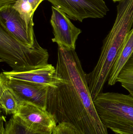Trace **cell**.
<instances>
[{
    "mask_svg": "<svg viewBox=\"0 0 133 134\" xmlns=\"http://www.w3.org/2000/svg\"><path fill=\"white\" fill-rule=\"evenodd\" d=\"M2 74L7 86L20 102L33 104L46 110L49 86L8 79Z\"/></svg>",
    "mask_w": 133,
    "mask_h": 134,
    "instance_id": "obj_9",
    "label": "cell"
},
{
    "mask_svg": "<svg viewBox=\"0 0 133 134\" xmlns=\"http://www.w3.org/2000/svg\"><path fill=\"white\" fill-rule=\"evenodd\" d=\"M114 25L103 41L99 59L92 71L86 73L91 96L94 100L103 92L119 52L133 28V0H122L117 5Z\"/></svg>",
    "mask_w": 133,
    "mask_h": 134,
    "instance_id": "obj_2",
    "label": "cell"
},
{
    "mask_svg": "<svg viewBox=\"0 0 133 134\" xmlns=\"http://www.w3.org/2000/svg\"><path fill=\"white\" fill-rule=\"evenodd\" d=\"M56 74L61 80L49 87L46 110L57 124L68 123L80 134H108L91 96L81 62L75 50L58 46Z\"/></svg>",
    "mask_w": 133,
    "mask_h": 134,
    "instance_id": "obj_1",
    "label": "cell"
},
{
    "mask_svg": "<svg viewBox=\"0 0 133 134\" xmlns=\"http://www.w3.org/2000/svg\"><path fill=\"white\" fill-rule=\"evenodd\" d=\"M93 101L107 129L116 134H133V97L115 92H102Z\"/></svg>",
    "mask_w": 133,
    "mask_h": 134,
    "instance_id": "obj_3",
    "label": "cell"
},
{
    "mask_svg": "<svg viewBox=\"0 0 133 134\" xmlns=\"http://www.w3.org/2000/svg\"><path fill=\"white\" fill-rule=\"evenodd\" d=\"M52 134H80L73 126L68 123L59 124Z\"/></svg>",
    "mask_w": 133,
    "mask_h": 134,
    "instance_id": "obj_16",
    "label": "cell"
},
{
    "mask_svg": "<svg viewBox=\"0 0 133 134\" xmlns=\"http://www.w3.org/2000/svg\"><path fill=\"white\" fill-rule=\"evenodd\" d=\"M64 12L69 18L83 22L87 18L100 19L109 9L104 0H47Z\"/></svg>",
    "mask_w": 133,
    "mask_h": 134,
    "instance_id": "obj_6",
    "label": "cell"
},
{
    "mask_svg": "<svg viewBox=\"0 0 133 134\" xmlns=\"http://www.w3.org/2000/svg\"><path fill=\"white\" fill-rule=\"evenodd\" d=\"M112 1L115 2H120V1H122V0H112Z\"/></svg>",
    "mask_w": 133,
    "mask_h": 134,
    "instance_id": "obj_18",
    "label": "cell"
},
{
    "mask_svg": "<svg viewBox=\"0 0 133 134\" xmlns=\"http://www.w3.org/2000/svg\"><path fill=\"white\" fill-rule=\"evenodd\" d=\"M22 102L8 87L2 73L0 75V107L6 115L17 113Z\"/></svg>",
    "mask_w": 133,
    "mask_h": 134,
    "instance_id": "obj_12",
    "label": "cell"
},
{
    "mask_svg": "<svg viewBox=\"0 0 133 134\" xmlns=\"http://www.w3.org/2000/svg\"><path fill=\"white\" fill-rule=\"evenodd\" d=\"M12 116L27 129L41 134H52L57 126L54 116L35 105L22 102Z\"/></svg>",
    "mask_w": 133,
    "mask_h": 134,
    "instance_id": "obj_5",
    "label": "cell"
},
{
    "mask_svg": "<svg viewBox=\"0 0 133 134\" xmlns=\"http://www.w3.org/2000/svg\"><path fill=\"white\" fill-rule=\"evenodd\" d=\"M17 0H0V10L9 5H12Z\"/></svg>",
    "mask_w": 133,
    "mask_h": 134,
    "instance_id": "obj_17",
    "label": "cell"
},
{
    "mask_svg": "<svg viewBox=\"0 0 133 134\" xmlns=\"http://www.w3.org/2000/svg\"><path fill=\"white\" fill-rule=\"evenodd\" d=\"M117 82L133 97V53L119 72Z\"/></svg>",
    "mask_w": 133,
    "mask_h": 134,
    "instance_id": "obj_15",
    "label": "cell"
},
{
    "mask_svg": "<svg viewBox=\"0 0 133 134\" xmlns=\"http://www.w3.org/2000/svg\"><path fill=\"white\" fill-rule=\"evenodd\" d=\"M0 134H41L34 133L25 127L12 116L8 121L4 116L1 118Z\"/></svg>",
    "mask_w": 133,
    "mask_h": 134,
    "instance_id": "obj_14",
    "label": "cell"
},
{
    "mask_svg": "<svg viewBox=\"0 0 133 134\" xmlns=\"http://www.w3.org/2000/svg\"><path fill=\"white\" fill-rule=\"evenodd\" d=\"M133 53V28L126 35L110 72L108 80L109 86L117 82L119 72Z\"/></svg>",
    "mask_w": 133,
    "mask_h": 134,
    "instance_id": "obj_11",
    "label": "cell"
},
{
    "mask_svg": "<svg viewBox=\"0 0 133 134\" xmlns=\"http://www.w3.org/2000/svg\"><path fill=\"white\" fill-rule=\"evenodd\" d=\"M52 10L50 22L54 35L52 42L65 50H75L76 42L82 31L73 25L67 15L59 9L52 6Z\"/></svg>",
    "mask_w": 133,
    "mask_h": 134,
    "instance_id": "obj_7",
    "label": "cell"
},
{
    "mask_svg": "<svg viewBox=\"0 0 133 134\" xmlns=\"http://www.w3.org/2000/svg\"><path fill=\"white\" fill-rule=\"evenodd\" d=\"M45 0H17L12 7L18 12L27 25L33 27L34 14L39 5Z\"/></svg>",
    "mask_w": 133,
    "mask_h": 134,
    "instance_id": "obj_13",
    "label": "cell"
},
{
    "mask_svg": "<svg viewBox=\"0 0 133 134\" xmlns=\"http://www.w3.org/2000/svg\"><path fill=\"white\" fill-rule=\"evenodd\" d=\"M49 54L37 40L32 47L27 46L12 37L0 25V61L5 62L12 70L23 71L48 65Z\"/></svg>",
    "mask_w": 133,
    "mask_h": 134,
    "instance_id": "obj_4",
    "label": "cell"
},
{
    "mask_svg": "<svg viewBox=\"0 0 133 134\" xmlns=\"http://www.w3.org/2000/svg\"><path fill=\"white\" fill-rule=\"evenodd\" d=\"M2 73L8 79L45 85L49 87H56L57 83L61 80L56 74V68L50 64L28 70H12Z\"/></svg>",
    "mask_w": 133,
    "mask_h": 134,
    "instance_id": "obj_10",
    "label": "cell"
},
{
    "mask_svg": "<svg viewBox=\"0 0 133 134\" xmlns=\"http://www.w3.org/2000/svg\"><path fill=\"white\" fill-rule=\"evenodd\" d=\"M0 25L23 44L30 47L35 44L36 39L33 27L27 25L12 5L0 10Z\"/></svg>",
    "mask_w": 133,
    "mask_h": 134,
    "instance_id": "obj_8",
    "label": "cell"
}]
</instances>
